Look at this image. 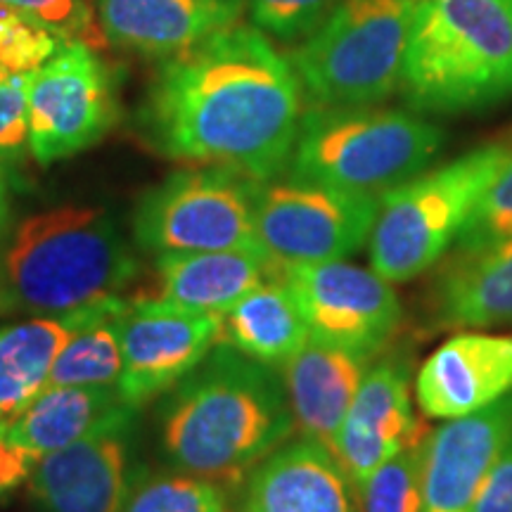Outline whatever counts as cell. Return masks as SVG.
Wrapping results in <instances>:
<instances>
[{
  "label": "cell",
  "mask_w": 512,
  "mask_h": 512,
  "mask_svg": "<svg viewBox=\"0 0 512 512\" xmlns=\"http://www.w3.org/2000/svg\"><path fill=\"white\" fill-rule=\"evenodd\" d=\"M247 0H100L107 43L147 57H174L233 27Z\"/></svg>",
  "instance_id": "obj_19"
},
{
  "label": "cell",
  "mask_w": 512,
  "mask_h": 512,
  "mask_svg": "<svg viewBox=\"0 0 512 512\" xmlns=\"http://www.w3.org/2000/svg\"><path fill=\"white\" fill-rule=\"evenodd\" d=\"M121 512H226V489L185 472L147 477L133 486Z\"/></svg>",
  "instance_id": "obj_27"
},
{
  "label": "cell",
  "mask_w": 512,
  "mask_h": 512,
  "mask_svg": "<svg viewBox=\"0 0 512 512\" xmlns=\"http://www.w3.org/2000/svg\"><path fill=\"white\" fill-rule=\"evenodd\" d=\"M223 316L140 299L121 323V377L117 392L138 411L195 370L221 342Z\"/></svg>",
  "instance_id": "obj_12"
},
{
  "label": "cell",
  "mask_w": 512,
  "mask_h": 512,
  "mask_svg": "<svg viewBox=\"0 0 512 512\" xmlns=\"http://www.w3.org/2000/svg\"><path fill=\"white\" fill-rule=\"evenodd\" d=\"M472 512H512V437L491 465Z\"/></svg>",
  "instance_id": "obj_33"
},
{
  "label": "cell",
  "mask_w": 512,
  "mask_h": 512,
  "mask_svg": "<svg viewBox=\"0 0 512 512\" xmlns=\"http://www.w3.org/2000/svg\"><path fill=\"white\" fill-rule=\"evenodd\" d=\"M0 8L17 12L62 43H86L88 48L107 43L102 24L95 22L86 0H0Z\"/></svg>",
  "instance_id": "obj_28"
},
{
  "label": "cell",
  "mask_w": 512,
  "mask_h": 512,
  "mask_svg": "<svg viewBox=\"0 0 512 512\" xmlns=\"http://www.w3.org/2000/svg\"><path fill=\"white\" fill-rule=\"evenodd\" d=\"M31 74V72H29ZM29 74L0 83V159H17L29 147Z\"/></svg>",
  "instance_id": "obj_32"
},
{
  "label": "cell",
  "mask_w": 512,
  "mask_h": 512,
  "mask_svg": "<svg viewBox=\"0 0 512 512\" xmlns=\"http://www.w3.org/2000/svg\"><path fill=\"white\" fill-rule=\"evenodd\" d=\"M512 392V332H458L425 358L415 399L434 420H456Z\"/></svg>",
  "instance_id": "obj_16"
},
{
  "label": "cell",
  "mask_w": 512,
  "mask_h": 512,
  "mask_svg": "<svg viewBox=\"0 0 512 512\" xmlns=\"http://www.w3.org/2000/svg\"><path fill=\"white\" fill-rule=\"evenodd\" d=\"M8 174H5V162L0 159V233L5 230L8 223Z\"/></svg>",
  "instance_id": "obj_35"
},
{
  "label": "cell",
  "mask_w": 512,
  "mask_h": 512,
  "mask_svg": "<svg viewBox=\"0 0 512 512\" xmlns=\"http://www.w3.org/2000/svg\"><path fill=\"white\" fill-rule=\"evenodd\" d=\"M309 337V323L280 275L266 278L223 313L221 342L266 366H283Z\"/></svg>",
  "instance_id": "obj_23"
},
{
  "label": "cell",
  "mask_w": 512,
  "mask_h": 512,
  "mask_svg": "<svg viewBox=\"0 0 512 512\" xmlns=\"http://www.w3.org/2000/svg\"><path fill=\"white\" fill-rule=\"evenodd\" d=\"M354 503V484L339 460L304 437L261 460L242 494V512H356Z\"/></svg>",
  "instance_id": "obj_18"
},
{
  "label": "cell",
  "mask_w": 512,
  "mask_h": 512,
  "mask_svg": "<svg viewBox=\"0 0 512 512\" xmlns=\"http://www.w3.org/2000/svg\"><path fill=\"white\" fill-rule=\"evenodd\" d=\"M444 131L384 107H313L302 114L290 176L351 195L382 197L434 162Z\"/></svg>",
  "instance_id": "obj_5"
},
{
  "label": "cell",
  "mask_w": 512,
  "mask_h": 512,
  "mask_svg": "<svg viewBox=\"0 0 512 512\" xmlns=\"http://www.w3.org/2000/svg\"><path fill=\"white\" fill-rule=\"evenodd\" d=\"M138 261L105 209L60 207L24 219L5 254L10 306L67 316L131 283Z\"/></svg>",
  "instance_id": "obj_4"
},
{
  "label": "cell",
  "mask_w": 512,
  "mask_h": 512,
  "mask_svg": "<svg viewBox=\"0 0 512 512\" xmlns=\"http://www.w3.org/2000/svg\"><path fill=\"white\" fill-rule=\"evenodd\" d=\"M162 413V448L178 472L226 489L292 437L283 377L226 342L176 384Z\"/></svg>",
  "instance_id": "obj_2"
},
{
  "label": "cell",
  "mask_w": 512,
  "mask_h": 512,
  "mask_svg": "<svg viewBox=\"0 0 512 512\" xmlns=\"http://www.w3.org/2000/svg\"><path fill=\"white\" fill-rule=\"evenodd\" d=\"M370 361L373 358L311 335L283 363V387L294 427L304 439L328 448L332 456Z\"/></svg>",
  "instance_id": "obj_17"
},
{
  "label": "cell",
  "mask_w": 512,
  "mask_h": 512,
  "mask_svg": "<svg viewBox=\"0 0 512 512\" xmlns=\"http://www.w3.org/2000/svg\"><path fill=\"white\" fill-rule=\"evenodd\" d=\"M140 124L164 157L264 183L292 159L302 83L264 31L233 24L166 57Z\"/></svg>",
  "instance_id": "obj_1"
},
{
  "label": "cell",
  "mask_w": 512,
  "mask_h": 512,
  "mask_svg": "<svg viewBox=\"0 0 512 512\" xmlns=\"http://www.w3.org/2000/svg\"><path fill=\"white\" fill-rule=\"evenodd\" d=\"M425 439L406 446L377 467L366 482L354 486L358 512H422Z\"/></svg>",
  "instance_id": "obj_26"
},
{
  "label": "cell",
  "mask_w": 512,
  "mask_h": 512,
  "mask_svg": "<svg viewBox=\"0 0 512 512\" xmlns=\"http://www.w3.org/2000/svg\"><path fill=\"white\" fill-rule=\"evenodd\" d=\"M418 3H420V0H418Z\"/></svg>",
  "instance_id": "obj_38"
},
{
  "label": "cell",
  "mask_w": 512,
  "mask_h": 512,
  "mask_svg": "<svg viewBox=\"0 0 512 512\" xmlns=\"http://www.w3.org/2000/svg\"><path fill=\"white\" fill-rule=\"evenodd\" d=\"M418 0H339L292 67L313 107H373L401 88Z\"/></svg>",
  "instance_id": "obj_7"
},
{
  "label": "cell",
  "mask_w": 512,
  "mask_h": 512,
  "mask_svg": "<svg viewBox=\"0 0 512 512\" xmlns=\"http://www.w3.org/2000/svg\"><path fill=\"white\" fill-rule=\"evenodd\" d=\"M226 512H233V510H226Z\"/></svg>",
  "instance_id": "obj_37"
},
{
  "label": "cell",
  "mask_w": 512,
  "mask_h": 512,
  "mask_svg": "<svg viewBox=\"0 0 512 512\" xmlns=\"http://www.w3.org/2000/svg\"><path fill=\"white\" fill-rule=\"evenodd\" d=\"M133 422L102 427L31 465L29 494L43 512H121L131 494L128 432Z\"/></svg>",
  "instance_id": "obj_13"
},
{
  "label": "cell",
  "mask_w": 512,
  "mask_h": 512,
  "mask_svg": "<svg viewBox=\"0 0 512 512\" xmlns=\"http://www.w3.org/2000/svg\"><path fill=\"white\" fill-rule=\"evenodd\" d=\"M434 313L446 328L512 323V238L456 254L434 285Z\"/></svg>",
  "instance_id": "obj_22"
},
{
  "label": "cell",
  "mask_w": 512,
  "mask_h": 512,
  "mask_svg": "<svg viewBox=\"0 0 512 512\" xmlns=\"http://www.w3.org/2000/svg\"><path fill=\"white\" fill-rule=\"evenodd\" d=\"M337 3L339 0H247L254 27L280 41L306 38Z\"/></svg>",
  "instance_id": "obj_31"
},
{
  "label": "cell",
  "mask_w": 512,
  "mask_h": 512,
  "mask_svg": "<svg viewBox=\"0 0 512 512\" xmlns=\"http://www.w3.org/2000/svg\"><path fill=\"white\" fill-rule=\"evenodd\" d=\"M131 302L119 294L67 313L72 337L50 370L48 387H117L121 377V323Z\"/></svg>",
  "instance_id": "obj_25"
},
{
  "label": "cell",
  "mask_w": 512,
  "mask_h": 512,
  "mask_svg": "<svg viewBox=\"0 0 512 512\" xmlns=\"http://www.w3.org/2000/svg\"><path fill=\"white\" fill-rule=\"evenodd\" d=\"M401 88L418 112L482 110L512 95V0H420Z\"/></svg>",
  "instance_id": "obj_3"
},
{
  "label": "cell",
  "mask_w": 512,
  "mask_h": 512,
  "mask_svg": "<svg viewBox=\"0 0 512 512\" xmlns=\"http://www.w3.org/2000/svg\"><path fill=\"white\" fill-rule=\"evenodd\" d=\"M510 152V140L479 145L382 195L368 240L373 271L387 283H408L439 264Z\"/></svg>",
  "instance_id": "obj_6"
},
{
  "label": "cell",
  "mask_w": 512,
  "mask_h": 512,
  "mask_svg": "<svg viewBox=\"0 0 512 512\" xmlns=\"http://www.w3.org/2000/svg\"><path fill=\"white\" fill-rule=\"evenodd\" d=\"M136 408L117 387H46L10 425V439L38 460L102 427L133 422Z\"/></svg>",
  "instance_id": "obj_21"
},
{
  "label": "cell",
  "mask_w": 512,
  "mask_h": 512,
  "mask_svg": "<svg viewBox=\"0 0 512 512\" xmlns=\"http://www.w3.org/2000/svg\"><path fill=\"white\" fill-rule=\"evenodd\" d=\"M72 325L64 316H34L0 328V422L12 425L48 387L50 370Z\"/></svg>",
  "instance_id": "obj_24"
},
{
  "label": "cell",
  "mask_w": 512,
  "mask_h": 512,
  "mask_svg": "<svg viewBox=\"0 0 512 512\" xmlns=\"http://www.w3.org/2000/svg\"><path fill=\"white\" fill-rule=\"evenodd\" d=\"M10 427L0 422V491L12 489L22 479L29 477L31 465L36 463L29 453H24L8 434Z\"/></svg>",
  "instance_id": "obj_34"
},
{
  "label": "cell",
  "mask_w": 512,
  "mask_h": 512,
  "mask_svg": "<svg viewBox=\"0 0 512 512\" xmlns=\"http://www.w3.org/2000/svg\"><path fill=\"white\" fill-rule=\"evenodd\" d=\"M278 275L266 254L254 249L162 254L157 261L159 302L197 313H228L245 294Z\"/></svg>",
  "instance_id": "obj_20"
},
{
  "label": "cell",
  "mask_w": 512,
  "mask_h": 512,
  "mask_svg": "<svg viewBox=\"0 0 512 512\" xmlns=\"http://www.w3.org/2000/svg\"><path fill=\"white\" fill-rule=\"evenodd\" d=\"M380 197L351 195L309 181H264L256 188L254 226L275 271L342 261L368 245Z\"/></svg>",
  "instance_id": "obj_9"
},
{
  "label": "cell",
  "mask_w": 512,
  "mask_h": 512,
  "mask_svg": "<svg viewBox=\"0 0 512 512\" xmlns=\"http://www.w3.org/2000/svg\"><path fill=\"white\" fill-rule=\"evenodd\" d=\"M512 437V392L427 434L422 512H472L491 465Z\"/></svg>",
  "instance_id": "obj_15"
},
{
  "label": "cell",
  "mask_w": 512,
  "mask_h": 512,
  "mask_svg": "<svg viewBox=\"0 0 512 512\" xmlns=\"http://www.w3.org/2000/svg\"><path fill=\"white\" fill-rule=\"evenodd\" d=\"M278 275L297 299L311 335L323 342L375 358L399 330V297L375 271L342 259L290 266Z\"/></svg>",
  "instance_id": "obj_11"
},
{
  "label": "cell",
  "mask_w": 512,
  "mask_h": 512,
  "mask_svg": "<svg viewBox=\"0 0 512 512\" xmlns=\"http://www.w3.org/2000/svg\"><path fill=\"white\" fill-rule=\"evenodd\" d=\"M425 425L415 418L411 368L406 358L387 356L370 366L337 437L335 458L358 486L403 448L425 439Z\"/></svg>",
  "instance_id": "obj_14"
},
{
  "label": "cell",
  "mask_w": 512,
  "mask_h": 512,
  "mask_svg": "<svg viewBox=\"0 0 512 512\" xmlns=\"http://www.w3.org/2000/svg\"><path fill=\"white\" fill-rule=\"evenodd\" d=\"M29 150L53 164L100 143L117 121L107 64L86 43H64L29 74Z\"/></svg>",
  "instance_id": "obj_10"
},
{
  "label": "cell",
  "mask_w": 512,
  "mask_h": 512,
  "mask_svg": "<svg viewBox=\"0 0 512 512\" xmlns=\"http://www.w3.org/2000/svg\"><path fill=\"white\" fill-rule=\"evenodd\" d=\"M5 79H10V76H8V74H5V72H0V83H3Z\"/></svg>",
  "instance_id": "obj_36"
},
{
  "label": "cell",
  "mask_w": 512,
  "mask_h": 512,
  "mask_svg": "<svg viewBox=\"0 0 512 512\" xmlns=\"http://www.w3.org/2000/svg\"><path fill=\"white\" fill-rule=\"evenodd\" d=\"M259 183L221 166L176 171L140 200L133 216L136 242L159 256L219 249L261 252L254 226Z\"/></svg>",
  "instance_id": "obj_8"
},
{
  "label": "cell",
  "mask_w": 512,
  "mask_h": 512,
  "mask_svg": "<svg viewBox=\"0 0 512 512\" xmlns=\"http://www.w3.org/2000/svg\"><path fill=\"white\" fill-rule=\"evenodd\" d=\"M64 43L17 12L0 8V72L8 76L36 72Z\"/></svg>",
  "instance_id": "obj_30"
},
{
  "label": "cell",
  "mask_w": 512,
  "mask_h": 512,
  "mask_svg": "<svg viewBox=\"0 0 512 512\" xmlns=\"http://www.w3.org/2000/svg\"><path fill=\"white\" fill-rule=\"evenodd\" d=\"M508 238H512V152L460 230L456 249L458 254L479 252Z\"/></svg>",
  "instance_id": "obj_29"
}]
</instances>
